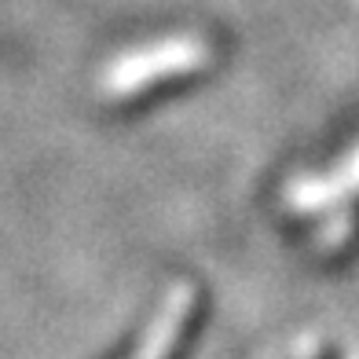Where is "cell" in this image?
Returning a JSON list of instances; mask_svg holds the SVG:
<instances>
[{"label": "cell", "instance_id": "obj_3", "mask_svg": "<svg viewBox=\"0 0 359 359\" xmlns=\"http://www.w3.org/2000/svg\"><path fill=\"white\" fill-rule=\"evenodd\" d=\"M304 359H337V352H334V348H312Z\"/></svg>", "mask_w": 359, "mask_h": 359}, {"label": "cell", "instance_id": "obj_2", "mask_svg": "<svg viewBox=\"0 0 359 359\" xmlns=\"http://www.w3.org/2000/svg\"><path fill=\"white\" fill-rule=\"evenodd\" d=\"M205 323V293L202 286L184 283L176 286L165 304L158 308V316L147 326L143 341L128 359H187L191 345L198 341Z\"/></svg>", "mask_w": 359, "mask_h": 359}, {"label": "cell", "instance_id": "obj_1", "mask_svg": "<svg viewBox=\"0 0 359 359\" xmlns=\"http://www.w3.org/2000/svg\"><path fill=\"white\" fill-rule=\"evenodd\" d=\"M213 62H217V48L205 37H194V34L158 37L128 48L114 62H107L95 88L114 107H133L202 77Z\"/></svg>", "mask_w": 359, "mask_h": 359}]
</instances>
